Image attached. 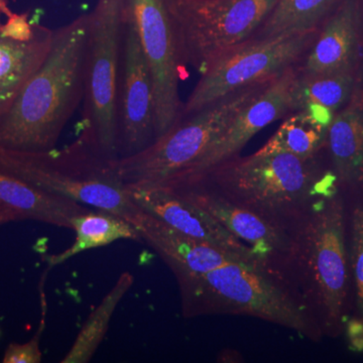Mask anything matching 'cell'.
<instances>
[{"mask_svg": "<svg viewBox=\"0 0 363 363\" xmlns=\"http://www.w3.org/2000/svg\"><path fill=\"white\" fill-rule=\"evenodd\" d=\"M289 259L297 264L305 297L329 334L340 330L350 286V255L342 201L334 195L315 204L294 240Z\"/></svg>", "mask_w": 363, "mask_h": 363, "instance_id": "obj_5", "label": "cell"}, {"mask_svg": "<svg viewBox=\"0 0 363 363\" xmlns=\"http://www.w3.org/2000/svg\"><path fill=\"white\" fill-rule=\"evenodd\" d=\"M0 204L13 210L21 220H35L72 229L78 215L90 211L80 203L50 194L0 171Z\"/></svg>", "mask_w": 363, "mask_h": 363, "instance_id": "obj_18", "label": "cell"}, {"mask_svg": "<svg viewBox=\"0 0 363 363\" xmlns=\"http://www.w3.org/2000/svg\"><path fill=\"white\" fill-rule=\"evenodd\" d=\"M156 140V98L138 33L124 7L123 63L118 94V159L138 154Z\"/></svg>", "mask_w": 363, "mask_h": 363, "instance_id": "obj_11", "label": "cell"}, {"mask_svg": "<svg viewBox=\"0 0 363 363\" xmlns=\"http://www.w3.org/2000/svg\"><path fill=\"white\" fill-rule=\"evenodd\" d=\"M52 33L28 13H13L0 26V118L47 56Z\"/></svg>", "mask_w": 363, "mask_h": 363, "instance_id": "obj_15", "label": "cell"}, {"mask_svg": "<svg viewBox=\"0 0 363 363\" xmlns=\"http://www.w3.org/2000/svg\"><path fill=\"white\" fill-rule=\"evenodd\" d=\"M125 0H98L88 14L83 133L105 157L118 159V94Z\"/></svg>", "mask_w": 363, "mask_h": 363, "instance_id": "obj_7", "label": "cell"}, {"mask_svg": "<svg viewBox=\"0 0 363 363\" xmlns=\"http://www.w3.org/2000/svg\"><path fill=\"white\" fill-rule=\"evenodd\" d=\"M13 11L9 9L7 0H0V26L9 18L13 16Z\"/></svg>", "mask_w": 363, "mask_h": 363, "instance_id": "obj_28", "label": "cell"}, {"mask_svg": "<svg viewBox=\"0 0 363 363\" xmlns=\"http://www.w3.org/2000/svg\"><path fill=\"white\" fill-rule=\"evenodd\" d=\"M0 334H1V331H0Z\"/></svg>", "mask_w": 363, "mask_h": 363, "instance_id": "obj_30", "label": "cell"}, {"mask_svg": "<svg viewBox=\"0 0 363 363\" xmlns=\"http://www.w3.org/2000/svg\"><path fill=\"white\" fill-rule=\"evenodd\" d=\"M311 33L247 40L224 52L201 74L184 114L192 116L234 92L279 77L304 52Z\"/></svg>", "mask_w": 363, "mask_h": 363, "instance_id": "obj_9", "label": "cell"}, {"mask_svg": "<svg viewBox=\"0 0 363 363\" xmlns=\"http://www.w3.org/2000/svg\"><path fill=\"white\" fill-rule=\"evenodd\" d=\"M126 188L136 206L167 225L196 240L207 241L228 250L248 264L264 269L250 247L229 233L214 217L189 202L176 191L156 185L126 184Z\"/></svg>", "mask_w": 363, "mask_h": 363, "instance_id": "obj_13", "label": "cell"}, {"mask_svg": "<svg viewBox=\"0 0 363 363\" xmlns=\"http://www.w3.org/2000/svg\"><path fill=\"white\" fill-rule=\"evenodd\" d=\"M21 221L20 216L13 211L4 205H0V226L9 222Z\"/></svg>", "mask_w": 363, "mask_h": 363, "instance_id": "obj_27", "label": "cell"}, {"mask_svg": "<svg viewBox=\"0 0 363 363\" xmlns=\"http://www.w3.org/2000/svg\"><path fill=\"white\" fill-rule=\"evenodd\" d=\"M334 116L333 112L317 106L295 111L255 154L285 152L301 159H312L326 140Z\"/></svg>", "mask_w": 363, "mask_h": 363, "instance_id": "obj_20", "label": "cell"}, {"mask_svg": "<svg viewBox=\"0 0 363 363\" xmlns=\"http://www.w3.org/2000/svg\"><path fill=\"white\" fill-rule=\"evenodd\" d=\"M338 0H278L257 39L312 33Z\"/></svg>", "mask_w": 363, "mask_h": 363, "instance_id": "obj_24", "label": "cell"}, {"mask_svg": "<svg viewBox=\"0 0 363 363\" xmlns=\"http://www.w3.org/2000/svg\"><path fill=\"white\" fill-rule=\"evenodd\" d=\"M172 190L214 217L229 233L252 250L260 264L269 274H272L271 264L274 259L283 257L289 259L291 240L286 238L279 222L235 204L222 195L209 192L201 186Z\"/></svg>", "mask_w": 363, "mask_h": 363, "instance_id": "obj_14", "label": "cell"}, {"mask_svg": "<svg viewBox=\"0 0 363 363\" xmlns=\"http://www.w3.org/2000/svg\"><path fill=\"white\" fill-rule=\"evenodd\" d=\"M205 177H211L223 197L277 222L336 195L335 176L321 173L313 157L285 152L230 159Z\"/></svg>", "mask_w": 363, "mask_h": 363, "instance_id": "obj_3", "label": "cell"}, {"mask_svg": "<svg viewBox=\"0 0 363 363\" xmlns=\"http://www.w3.org/2000/svg\"><path fill=\"white\" fill-rule=\"evenodd\" d=\"M116 160L100 154L83 133L76 142L61 150L28 152L0 145V171L44 192L118 215L130 222L140 207L128 196Z\"/></svg>", "mask_w": 363, "mask_h": 363, "instance_id": "obj_2", "label": "cell"}, {"mask_svg": "<svg viewBox=\"0 0 363 363\" xmlns=\"http://www.w3.org/2000/svg\"><path fill=\"white\" fill-rule=\"evenodd\" d=\"M130 222L142 240L156 250L176 277L204 274L231 262L248 264L228 250L172 228L140 208Z\"/></svg>", "mask_w": 363, "mask_h": 363, "instance_id": "obj_16", "label": "cell"}, {"mask_svg": "<svg viewBox=\"0 0 363 363\" xmlns=\"http://www.w3.org/2000/svg\"><path fill=\"white\" fill-rule=\"evenodd\" d=\"M350 269L354 281L360 323L363 325V207L354 208L351 216Z\"/></svg>", "mask_w": 363, "mask_h": 363, "instance_id": "obj_25", "label": "cell"}, {"mask_svg": "<svg viewBox=\"0 0 363 363\" xmlns=\"http://www.w3.org/2000/svg\"><path fill=\"white\" fill-rule=\"evenodd\" d=\"M278 0H173L182 60L204 73L224 52L247 42Z\"/></svg>", "mask_w": 363, "mask_h": 363, "instance_id": "obj_8", "label": "cell"}, {"mask_svg": "<svg viewBox=\"0 0 363 363\" xmlns=\"http://www.w3.org/2000/svg\"><path fill=\"white\" fill-rule=\"evenodd\" d=\"M45 293L42 291V319L38 331L33 337L28 342L11 343L2 357L4 363H40L42 362V351L40 343L43 332L45 327V313H47V302H45Z\"/></svg>", "mask_w": 363, "mask_h": 363, "instance_id": "obj_26", "label": "cell"}, {"mask_svg": "<svg viewBox=\"0 0 363 363\" xmlns=\"http://www.w3.org/2000/svg\"><path fill=\"white\" fill-rule=\"evenodd\" d=\"M355 90L353 72L297 76L292 88L291 111L322 107L335 114L350 101Z\"/></svg>", "mask_w": 363, "mask_h": 363, "instance_id": "obj_22", "label": "cell"}, {"mask_svg": "<svg viewBox=\"0 0 363 363\" xmlns=\"http://www.w3.org/2000/svg\"><path fill=\"white\" fill-rule=\"evenodd\" d=\"M269 83L250 86L222 98L192 114L185 123H176L138 154L119 157V176L130 185L162 186L176 181L205 156L238 112Z\"/></svg>", "mask_w": 363, "mask_h": 363, "instance_id": "obj_6", "label": "cell"}, {"mask_svg": "<svg viewBox=\"0 0 363 363\" xmlns=\"http://www.w3.org/2000/svg\"><path fill=\"white\" fill-rule=\"evenodd\" d=\"M133 281L135 278L130 272H125L121 274L111 292L105 296L102 302L86 320L71 350L61 360L62 363H86L92 359L106 335L117 305L133 285Z\"/></svg>", "mask_w": 363, "mask_h": 363, "instance_id": "obj_23", "label": "cell"}, {"mask_svg": "<svg viewBox=\"0 0 363 363\" xmlns=\"http://www.w3.org/2000/svg\"><path fill=\"white\" fill-rule=\"evenodd\" d=\"M359 13L357 0H344L325 26L308 56L305 75L353 72L358 57Z\"/></svg>", "mask_w": 363, "mask_h": 363, "instance_id": "obj_17", "label": "cell"}, {"mask_svg": "<svg viewBox=\"0 0 363 363\" xmlns=\"http://www.w3.org/2000/svg\"><path fill=\"white\" fill-rule=\"evenodd\" d=\"M167 1V4H168V6H169V4H171V2L173 1V0H166Z\"/></svg>", "mask_w": 363, "mask_h": 363, "instance_id": "obj_29", "label": "cell"}, {"mask_svg": "<svg viewBox=\"0 0 363 363\" xmlns=\"http://www.w3.org/2000/svg\"><path fill=\"white\" fill-rule=\"evenodd\" d=\"M184 316L245 315L292 329L317 339L318 327L271 274L245 262H231L204 274L176 277Z\"/></svg>", "mask_w": 363, "mask_h": 363, "instance_id": "obj_4", "label": "cell"}, {"mask_svg": "<svg viewBox=\"0 0 363 363\" xmlns=\"http://www.w3.org/2000/svg\"><path fill=\"white\" fill-rule=\"evenodd\" d=\"M72 230L75 231V242L64 252L45 257L50 267L59 266L79 253L93 248L106 247L119 240H142L135 227L118 215L104 210L86 212L72 221Z\"/></svg>", "mask_w": 363, "mask_h": 363, "instance_id": "obj_21", "label": "cell"}, {"mask_svg": "<svg viewBox=\"0 0 363 363\" xmlns=\"http://www.w3.org/2000/svg\"><path fill=\"white\" fill-rule=\"evenodd\" d=\"M0 205H1V204H0Z\"/></svg>", "mask_w": 363, "mask_h": 363, "instance_id": "obj_31", "label": "cell"}, {"mask_svg": "<svg viewBox=\"0 0 363 363\" xmlns=\"http://www.w3.org/2000/svg\"><path fill=\"white\" fill-rule=\"evenodd\" d=\"M88 14L54 30L52 45L0 118V145L42 152L55 149L85 92Z\"/></svg>", "mask_w": 363, "mask_h": 363, "instance_id": "obj_1", "label": "cell"}, {"mask_svg": "<svg viewBox=\"0 0 363 363\" xmlns=\"http://www.w3.org/2000/svg\"><path fill=\"white\" fill-rule=\"evenodd\" d=\"M355 91V90H354ZM350 104L334 116L327 133L336 171L344 183H363V96L353 92Z\"/></svg>", "mask_w": 363, "mask_h": 363, "instance_id": "obj_19", "label": "cell"}, {"mask_svg": "<svg viewBox=\"0 0 363 363\" xmlns=\"http://www.w3.org/2000/svg\"><path fill=\"white\" fill-rule=\"evenodd\" d=\"M149 65L156 98V138L178 123L181 52L166 0H125Z\"/></svg>", "mask_w": 363, "mask_h": 363, "instance_id": "obj_10", "label": "cell"}, {"mask_svg": "<svg viewBox=\"0 0 363 363\" xmlns=\"http://www.w3.org/2000/svg\"><path fill=\"white\" fill-rule=\"evenodd\" d=\"M297 76L290 68L269 82L250 104L238 112L220 138L193 168L162 187L180 188L195 183L215 167L233 159L250 138L291 111L292 88Z\"/></svg>", "mask_w": 363, "mask_h": 363, "instance_id": "obj_12", "label": "cell"}]
</instances>
